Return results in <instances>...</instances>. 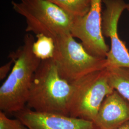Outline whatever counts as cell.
<instances>
[{
  "label": "cell",
  "mask_w": 129,
  "mask_h": 129,
  "mask_svg": "<svg viewBox=\"0 0 129 129\" xmlns=\"http://www.w3.org/2000/svg\"><path fill=\"white\" fill-rule=\"evenodd\" d=\"M35 39L26 34L23 45L9 57L14 66L0 88V109L5 113L14 114L26 107L35 74L41 60L33 52Z\"/></svg>",
  "instance_id": "1"
},
{
  "label": "cell",
  "mask_w": 129,
  "mask_h": 129,
  "mask_svg": "<svg viewBox=\"0 0 129 129\" xmlns=\"http://www.w3.org/2000/svg\"><path fill=\"white\" fill-rule=\"evenodd\" d=\"M73 85L62 78L54 59L42 60L34 78L26 107L38 112L69 116Z\"/></svg>",
  "instance_id": "2"
},
{
  "label": "cell",
  "mask_w": 129,
  "mask_h": 129,
  "mask_svg": "<svg viewBox=\"0 0 129 129\" xmlns=\"http://www.w3.org/2000/svg\"><path fill=\"white\" fill-rule=\"evenodd\" d=\"M14 11L25 19V32L44 35L54 39L70 32L73 18L63 10L47 0L13 1Z\"/></svg>",
  "instance_id": "3"
},
{
  "label": "cell",
  "mask_w": 129,
  "mask_h": 129,
  "mask_svg": "<svg viewBox=\"0 0 129 129\" xmlns=\"http://www.w3.org/2000/svg\"><path fill=\"white\" fill-rule=\"evenodd\" d=\"M54 40L55 50L53 58L61 77L70 84L89 73L107 68L106 58L89 54L70 33L60 35Z\"/></svg>",
  "instance_id": "4"
},
{
  "label": "cell",
  "mask_w": 129,
  "mask_h": 129,
  "mask_svg": "<svg viewBox=\"0 0 129 129\" xmlns=\"http://www.w3.org/2000/svg\"><path fill=\"white\" fill-rule=\"evenodd\" d=\"M72 84L69 116L93 122L104 99L114 90L109 82L107 69L88 74Z\"/></svg>",
  "instance_id": "5"
},
{
  "label": "cell",
  "mask_w": 129,
  "mask_h": 129,
  "mask_svg": "<svg viewBox=\"0 0 129 129\" xmlns=\"http://www.w3.org/2000/svg\"><path fill=\"white\" fill-rule=\"evenodd\" d=\"M102 3L103 0H91L88 13L82 17L73 19L70 33L81 41L89 54L106 58L110 49L102 33Z\"/></svg>",
  "instance_id": "6"
},
{
  "label": "cell",
  "mask_w": 129,
  "mask_h": 129,
  "mask_svg": "<svg viewBox=\"0 0 129 129\" xmlns=\"http://www.w3.org/2000/svg\"><path fill=\"white\" fill-rule=\"evenodd\" d=\"M105 9L102 13V33L104 37L110 38L111 46L106 60L107 68H129V51L118 33L119 21L127 8L124 0H103Z\"/></svg>",
  "instance_id": "7"
},
{
  "label": "cell",
  "mask_w": 129,
  "mask_h": 129,
  "mask_svg": "<svg viewBox=\"0 0 129 129\" xmlns=\"http://www.w3.org/2000/svg\"><path fill=\"white\" fill-rule=\"evenodd\" d=\"M13 115L28 129H95L91 121L57 114L38 112L26 106Z\"/></svg>",
  "instance_id": "8"
},
{
  "label": "cell",
  "mask_w": 129,
  "mask_h": 129,
  "mask_svg": "<svg viewBox=\"0 0 129 129\" xmlns=\"http://www.w3.org/2000/svg\"><path fill=\"white\" fill-rule=\"evenodd\" d=\"M129 121V102L115 90L102 102L93 121L95 129H117Z\"/></svg>",
  "instance_id": "9"
},
{
  "label": "cell",
  "mask_w": 129,
  "mask_h": 129,
  "mask_svg": "<svg viewBox=\"0 0 129 129\" xmlns=\"http://www.w3.org/2000/svg\"><path fill=\"white\" fill-rule=\"evenodd\" d=\"M110 85L129 102V68H106Z\"/></svg>",
  "instance_id": "10"
},
{
  "label": "cell",
  "mask_w": 129,
  "mask_h": 129,
  "mask_svg": "<svg viewBox=\"0 0 129 129\" xmlns=\"http://www.w3.org/2000/svg\"><path fill=\"white\" fill-rule=\"evenodd\" d=\"M63 10L73 19L84 16L90 7L91 0H47Z\"/></svg>",
  "instance_id": "11"
},
{
  "label": "cell",
  "mask_w": 129,
  "mask_h": 129,
  "mask_svg": "<svg viewBox=\"0 0 129 129\" xmlns=\"http://www.w3.org/2000/svg\"><path fill=\"white\" fill-rule=\"evenodd\" d=\"M36 37L32 48L35 55L41 61L53 58L55 50L54 38L42 34L36 35Z\"/></svg>",
  "instance_id": "12"
},
{
  "label": "cell",
  "mask_w": 129,
  "mask_h": 129,
  "mask_svg": "<svg viewBox=\"0 0 129 129\" xmlns=\"http://www.w3.org/2000/svg\"><path fill=\"white\" fill-rule=\"evenodd\" d=\"M0 129H28L18 119H10L3 111L0 112Z\"/></svg>",
  "instance_id": "13"
},
{
  "label": "cell",
  "mask_w": 129,
  "mask_h": 129,
  "mask_svg": "<svg viewBox=\"0 0 129 129\" xmlns=\"http://www.w3.org/2000/svg\"><path fill=\"white\" fill-rule=\"evenodd\" d=\"M14 64V62L12 60L10 61L9 62L6 64L3 65L0 68V79H3L5 78L7 74L9 73L10 70H12V64Z\"/></svg>",
  "instance_id": "14"
},
{
  "label": "cell",
  "mask_w": 129,
  "mask_h": 129,
  "mask_svg": "<svg viewBox=\"0 0 129 129\" xmlns=\"http://www.w3.org/2000/svg\"><path fill=\"white\" fill-rule=\"evenodd\" d=\"M117 129H129V121L125 122Z\"/></svg>",
  "instance_id": "15"
},
{
  "label": "cell",
  "mask_w": 129,
  "mask_h": 129,
  "mask_svg": "<svg viewBox=\"0 0 129 129\" xmlns=\"http://www.w3.org/2000/svg\"><path fill=\"white\" fill-rule=\"evenodd\" d=\"M126 10L129 12V3H128V4H127V8H126Z\"/></svg>",
  "instance_id": "16"
}]
</instances>
